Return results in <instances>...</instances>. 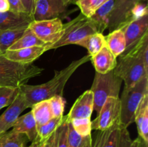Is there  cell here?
<instances>
[{
	"label": "cell",
	"mask_w": 148,
	"mask_h": 147,
	"mask_svg": "<svg viewBox=\"0 0 148 147\" xmlns=\"http://www.w3.org/2000/svg\"><path fill=\"white\" fill-rule=\"evenodd\" d=\"M78 46L85 48L88 50V54L91 56L96 54L106 45V36L103 33H96L90 35L77 43Z\"/></svg>",
	"instance_id": "obj_22"
},
{
	"label": "cell",
	"mask_w": 148,
	"mask_h": 147,
	"mask_svg": "<svg viewBox=\"0 0 148 147\" xmlns=\"http://www.w3.org/2000/svg\"><path fill=\"white\" fill-rule=\"evenodd\" d=\"M68 131H69V122L64 116L63 122L56 131L55 135V147H67Z\"/></svg>",
	"instance_id": "obj_32"
},
{
	"label": "cell",
	"mask_w": 148,
	"mask_h": 147,
	"mask_svg": "<svg viewBox=\"0 0 148 147\" xmlns=\"http://www.w3.org/2000/svg\"><path fill=\"white\" fill-rule=\"evenodd\" d=\"M12 131L23 134L27 140L33 141L38 135V126L31 111L17 118L12 126Z\"/></svg>",
	"instance_id": "obj_17"
},
{
	"label": "cell",
	"mask_w": 148,
	"mask_h": 147,
	"mask_svg": "<svg viewBox=\"0 0 148 147\" xmlns=\"http://www.w3.org/2000/svg\"><path fill=\"white\" fill-rule=\"evenodd\" d=\"M44 141L40 139L38 136L33 141H32L31 144L29 147H43V144Z\"/></svg>",
	"instance_id": "obj_39"
},
{
	"label": "cell",
	"mask_w": 148,
	"mask_h": 147,
	"mask_svg": "<svg viewBox=\"0 0 148 147\" xmlns=\"http://www.w3.org/2000/svg\"><path fill=\"white\" fill-rule=\"evenodd\" d=\"M43 71L33 63H19L0 55V86L20 88Z\"/></svg>",
	"instance_id": "obj_2"
},
{
	"label": "cell",
	"mask_w": 148,
	"mask_h": 147,
	"mask_svg": "<svg viewBox=\"0 0 148 147\" xmlns=\"http://www.w3.org/2000/svg\"><path fill=\"white\" fill-rule=\"evenodd\" d=\"M124 55H129L138 59L148 70V33L145 34L128 52L121 56Z\"/></svg>",
	"instance_id": "obj_25"
},
{
	"label": "cell",
	"mask_w": 148,
	"mask_h": 147,
	"mask_svg": "<svg viewBox=\"0 0 148 147\" xmlns=\"http://www.w3.org/2000/svg\"><path fill=\"white\" fill-rule=\"evenodd\" d=\"M93 93L90 89L87 90L79 97L72 105L69 114L66 116L67 121L70 122L74 119L90 118L93 111Z\"/></svg>",
	"instance_id": "obj_13"
},
{
	"label": "cell",
	"mask_w": 148,
	"mask_h": 147,
	"mask_svg": "<svg viewBox=\"0 0 148 147\" xmlns=\"http://www.w3.org/2000/svg\"><path fill=\"white\" fill-rule=\"evenodd\" d=\"M106 40L107 46L116 57L120 56L124 53L126 49V38L122 29L113 30L106 36Z\"/></svg>",
	"instance_id": "obj_21"
},
{
	"label": "cell",
	"mask_w": 148,
	"mask_h": 147,
	"mask_svg": "<svg viewBox=\"0 0 148 147\" xmlns=\"http://www.w3.org/2000/svg\"><path fill=\"white\" fill-rule=\"evenodd\" d=\"M148 95V76L143 78L130 87H124L120 100L119 125L127 128L134 122L137 108L145 95Z\"/></svg>",
	"instance_id": "obj_3"
},
{
	"label": "cell",
	"mask_w": 148,
	"mask_h": 147,
	"mask_svg": "<svg viewBox=\"0 0 148 147\" xmlns=\"http://www.w3.org/2000/svg\"><path fill=\"white\" fill-rule=\"evenodd\" d=\"M77 0H64V2L65 3V4H66V5H69V4H75V1H76Z\"/></svg>",
	"instance_id": "obj_41"
},
{
	"label": "cell",
	"mask_w": 148,
	"mask_h": 147,
	"mask_svg": "<svg viewBox=\"0 0 148 147\" xmlns=\"http://www.w3.org/2000/svg\"><path fill=\"white\" fill-rule=\"evenodd\" d=\"M75 4L79 7L81 14L90 18L103 4L102 0H77Z\"/></svg>",
	"instance_id": "obj_31"
},
{
	"label": "cell",
	"mask_w": 148,
	"mask_h": 147,
	"mask_svg": "<svg viewBox=\"0 0 148 147\" xmlns=\"http://www.w3.org/2000/svg\"><path fill=\"white\" fill-rule=\"evenodd\" d=\"M121 29L124 30L126 38V49L122 53L124 54L128 52L145 34L148 33V14L133 20Z\"/></svg>",
	"instance_id": "obj_12"
},
{
	"label": "cell",
	"mask_w": 148,
	"mask_h": 147,
	"mask_svg": "<svg viewBox=\"0 0 148 147\" xmlns=\"http://www.w3.org/2000/svg\"><path fill=\"white\" fill-rule=\"evenodd\" d=\"M23 147H25V146H23Z\"/></svg>",
	"instance_id": "obj_44"
},
{
	"label": "cell",
	"mask_w": 148,
	"mask_h": 147,
	"mask_svg": "<svg viewBox=\"0 0 148 147\" xmlns=\"http://www.w3.org/2000/svg\"><path fill=\"white\" fill-rule=\"evenodd\" d=\"M91 56L87 55L78 60L72 61L69 66L62 70L55 71L51 80L38 85H29L25 84L20 86V89L27 99L30 108L34 104L43 100H47L56 95L63 96V91L66 83L75 71L90 61Z\"/></svg>",
	"instance_id": "obj_1"
},
{
	"label": "cell",
	"mask_w": 148,
	"mask_h": 147,
	"mask_svg": "<svg viewBox=\"0 0 148 147\" xmlns=\"http://www.w3.org/2000/svg\"><path fill=\"white\" fill-rule=\"evenodd\" d=\"M147 0H114L110 14L108 29L110 33L123 27L132 21V12L137 4L147 2Z\"/></svg>",
	"instance_id": "obj_7"
},
{
	"label": "cell",
	"mask_w": 148,
	"mask_h": 147,
	"mask_svg": "<svg viewBox=\"0 0 148 147\" xmlns=\"http://www.w3.org/2000/svg\"><path fill=\"white\" fill-rule=\"evenodd\" d=\"M64 118V116L53 118L46 124L38 127V135L39 138L43 141H45L46 138H49L62 124Z\"/></svg>",
	"instance_id": "obj_29"
},
{
	"label": "cell",
	"mask_w": 148,
	"mask_h": 147,
	"mask_svg": "<svg viewBox=\"0 0 148 147\" xmlns=\"http://www.w3.org/2000/svg\"><path fill=\"white\" fill-rule=\"evenodd\" d=\"M33 21V17L27 13H16L10 10L0 12V32L10 29L27 27Z\"/></svg>",
	"instance_id": "obj_15"
},
{
	"label": "cell",
	"mask_w": 148,
	"mask_h": 147,
	"mask_svg": "<svg viewBox=\"0 0 148 147\" xmlns=\"http://www.w3.org/2000/svg\"><path fill=\"white\" fill-rule=\"evenodd\" d=\"M108 0H102V4H104L105 2H106V1H108Z\"/></svg>",
	"instance_id": "obj_43"
},
{
	"label": "cell",
	"mask_w": 148,
	"mask_h": 147,
	"mask_svg": "<svg viewBox=\"0 0 148 147\" xmlns=\"http://www.w3.org/2000/svg\"><path fill=\"white\" fill-rule=\"evenodd\" d=\"M10 10V5L7 0H0V12H5Z\"/></svg>",
	"instance_id": "obj_38"
},
{
	"label": "cell",
	"mask_w": 148,
	"mask_h": 147,
	"mask_svg": "<svg viewBox=\"0 0 148 147\" xmlns=\"http://www.w3.org/2000/svg\"><path fill=\"white\" fill-rule=\"evenodd\" d=\"M49 102L50 104L51 110L53 118L64 116L63 114L66 102H65V99H64L63 96L56 95V96L50 98L49 99Z\"/></svg>",
	"instance_id": "obj_34"
},
{
	"label": "cell",
	"mask_w": 148,
	"mask_h": 147,
	"mask_svg": "<svg viewBox=\"0 0 148 147\" xmlns=\"http://www.w3.org/2000/svg\"><path fill=\"white\" fill-rule=\"evenodd\" d=\"M120 100L119 97H110L106 100L98 113V117L91 121L92 130L103 131L119 122Z\"/></svg>",
	"instance_id": "obj_9"
},
{
	"label": "cell",
	"mask_w": 148,
	"mask_h": 147,
	"mask_svg": "<svg viewBox=\"0 0 148 147\" xmlns=\"http://www.w3.org/2000/svg\"><path fill=\"white\" fill-rule=\"evenodd\" d=\"M122 82V79L114 74V70L104 74L95 72L90 90L93 93V110L97 114L108 97H119Z\"/></svg>",
	"instance_id": "obj_5"
},
{
	"label": "cell",
	"mask_w": 148,
	"mask_h": 147,
	"mask_svg": "<svg viewBox=\"0 0 148 147\" xmlns=\"http://www.w3.org/2000/svg\"><path fill=\"white\" fill-rule=\"evenodd\" d=\"M28 27L40 40L48 44L47 46H51L62 37L64 24L60 18L40 21L33 20Z\"/></svg>",
	"instance_id": "obj_8"
},
{
	"label": "cell",
	"mask_w": 148,
	"mask_h": 147,
	"mask_svg": "<svg viewBox=\"0 0 148 147\" xmlns=\"http://www.w3.org/2000/svg\"><path fill=\"white\" fill-rule=\"evenodd\" d=\"M27 27L10 29L0 32V55H3L24 34Z\"/></svg>",
	"instance_id": "obj_24"
},
{
	"label": "cell",
	"mask_w": 148,
	"mask_h": 147,
	"mask_svg": "<svg viewBox=\"0 0 148 147\" xmlns=\"http://www.w3.org/2000/svg\"><path fill=\"white\" fill-rule=\"evenodd\" d=\"M47 46V45H46ZM33 46L17 50H7L3 56L9 60L23 64L33 63L34 61L38 59L46 51V46Z\"/></svg>",
	"instance_id": "obj_14"
},
{
	"label": "cell",
	"mask_w": 148,
	"mask_h": 147,
	"mask_svg": "<svg viewBox=\"0 0 148 147\" xmlns=\"http://www.w3.org/2000/svg\"><path fill=\"white\" fill-rule=\"evenodd\" d=\"M120 130L118 122L107 129L99 131L93 147H118Z\"/></svg>",
	"instance_id": "obj_20"
},
{
	"label": "cell",
	"mask_w": 148,
	"mask_h": 147,
	"mask_svg": "<svg viewBox=\"0 0 148 147\" xmlns=\"http://www.w3.org/2000/svg\"><path fill=\"white\" fill-rule=\"evenodd\" d=\"M139 137L148 145V95H145L137 108L134 115Z\"/></svg>",
	"instance_id": "obj_18"
},
{
	"label": "cell",
	"mask_w": 148,
	"mask_h": 147,
	"mask_svg": "<svg viewBox=\"0 0 148 147\" xmlns=\"http://www.w3.org/2000/svg\"><path fill=\"white\" fill-rule=\"evenodd\" d=\"M140 141H141V139H140V137L136 138L135 140L132 141V142L131 145H130V147H139V146H140Z\"/></svg>",
	"instance_id": "obj_40"
},
{
	"label": "cell",
	"mask_w": 148,
	"mask_h": 147,
	"mask_svg": "<svg viewBox=\"0 0 148 147\" xmlns=\"http://www.w3.org/2000/svg\"><path fill=\"white\" fill-rule=\"evenodd\" d=\"M30 108L38 127L44 125L53 118L49 99L34 104Z\"/></svg>",
	"instance_id": "obj_23"
},
{
	"label": "cell",
	"mask_w": 148,
	"mask_h": 147,
	"mask_svg": "<svg viewBox=\"0 0 148 147\" xmlns=\"http://www.w3.org/2000/svg\"><path fill=\"white\" fill-rule=\"evenodd\" d=\"M96 33V28L90 19L80 13L70 22L64 24L62 37L56 43L51 46H46V51L67 45H77L87 36Z\"/></svg>",
	"instance_id": "obj_4"
},
{
	"label": "cell",
	"mask_w": 148,
	"mask_h": 147,
	"mask_svg": "<svg viewBox=\"0 0 148 147\" xmlns=\"http://www.w3.org/2000/svg\"><path fill=\"white\" fill-rule=\"evenodd\" d=\"M46 45L48 44L40 40L35 35V33L27 27L21 37L17 42H15L8 50H17V49L33 47V46H43Z\"/></svg>",
	"instance_id": "obj_26"
},
{
	"label": "cell",
	"mask_w": 148,
	"mask_h": 147,
	"mask_svg": "<svg viewBox=\"0 0 148 147\" xmlns=\"http://www.w3.org/2000/svg\"><path fill=\"white\" fill-rule=\"evenodd\" d=\"M67 5L63 0H36L33 20H51L59 18L66 11Z\"/></svg>",
	"instance_id": "obj_11"
},
{
	"label": "cell",
	"mask_w": 148,
	"mask_h": 147,
	"mask_svg": "<svg viewBox=\"0 0 148 147\" xmlns=\"http://www.w3.org/2000/svg\"><path fill=\"white\" fill-rule=\"evenodd\" d=\"M67 147H92L91 135L81 136L74 130L72 124L69 122Z\"/></svg>",
	"instance_id": "obj_28"
},
{
	"label": "cell",
	"mask_w": 148,
	"mask_h": 147,
	"mask_svg": "<svg viewBox=\"0 0 148 147\" xmlns=\"http://www.w3.org/2000/svg\"><path fill=\"white\" fill-rule=\"evenodd\" d=\"M114 0H108L100 6L90 17L96 28L97 33H103L108 29L110 14L114 6Z\"/></svg>",
	"instance_id": "obj_19"
},
{
	"label": "cell",
	"mask_w": 148,
	"mask_h": 147,
	"mask_svg": "<svg viewBox=\"0 0 148 147\" xmlns=\"http://www.w3.org/2000/svg\"><path fill=\"white\" fill-rule=\"evenodd\" d=\"M63 1H64V0H63Z\"/></svg>",
	"instance_id": "obj_45"
},
{
	"label": "cell",
	"mask_w": 148,
	"mask_h": 147,
	"mask_svg": "<svg viewBox=\"0 0 148 147\" xmlns=\"http://www.w3.org/2000/svg\"><path fill=\"white\" fill-rule=\"evenodd\" d=\"M114 72L124 81V87H130L143 78L148 76V70L143 62L129 55L119 56V60L117 61Z\"/></svg>",
	"instance_id": "obj_6"
},
{
	"label": "cell",
	"mask_w": 148,
	"mask_h": 147,
	"mask_svg": "<svg viewBox=\"0 0 148 147\" xmlns=\"http://www.w3.org/2000/svg\"><path fill=\"white\" fill-rule=\"evenodd\" d=\"M90 61L95 69V72L106 74L114 70L117 64L116 57L106 46L94 56H91Z\"/></svg>",
	"instance_id": "obj_16"
},
{
	"label": "cell",
	"mask_w": 148,
	"mask_h": 147,
	"mask_svg": "<svg viewBox=\"0 0 148 147\" xmlns=\"http://www.w3.org/2000/svg\"><path fill=\"white\" fill-rule=\"evenodd\" d=\"M36 0H21L23 3L24 8L27 14L33 17V14L34 13L35 5H36Z\"/></svg>",
	"instance_id": "obj_36"
},
{
	"label": "cell",
	"mask_w": 148,
	"mask_h": 147,
	"mask_svg": "<svg viewBox=\"0 0 148 147\" xmlns=\"http://www.w3.org/2000/svg\"><path fill=\"white\" fill-rule=\"evenodd\" d=\"M55 135H56V131L45 140L43 147H55Z\"/></svg>",
	"instance_id": "obj_37"
},
{
	"label": "cell",
	"mask_w": 148,
	"mask_h": 147,
	"mask_svg": "<svg viewBox=\"0 0 148 147\" xmlns=\"http://www.w3.org/2000/svg\"><path fill=\"white\" fill-rule=\"evenodd\" d=\"M7 1L10 5V11L16 13H26L21 0H7Z\"/></svg>",
	"instance_id": "obj_35"
},
{
	"label": "cell",
	"mask_w": 148,
	"mask_h": 147,
	"mask_svg": "<svg viewBox=\"0 0 148 147\" xmlns=\"http://www.w3.org/2000/svg\"><path fill=\"white\" fill-rule=\"evenodd\" d=\"M140 139H141V138H140ZM139 147H147V146L146 145V144H145V143L143 142V141L141 140V141H140V146H139Z\"/></svg>",
	"instance_id": "obj_42"
},
{
	"label": "cell",
	"mask_w": 148,
	"mask_h": 147,
	"mask_svg": "<svg viewBox=\"0 0 148 147\" xmlns=\"http://www.w3.org/2000/svg\"><path fill=\"white\" fill-rule=\"evenodd\" d=\"M27 137L14 131H7L0 135V147H23L25 146Z\"/></svg>",
	"instance_id": "obj_27"
},
{
	"label": "cell",
	"mask_w": 148,
	"mask_h": 147,
	"mask_svg": "<svg viewBox=\"0 0 148 147\" xmlns=\"http://www.w3.org/2000/svg\"><path fill=\"white\" fill-rule=\"evenodd\" d=\"M29 108H30V105L20 89V92L15 99L0 115V135L7 132L10 128H12L20 114Z\"/></svg>",
	"instance_id": "obj_10"
},
{
	"label": "cell",
	"mask_w": 148,
	"mask_h": 147,
	"mask_svg": "<svg viewBox=\"0 0 148 147\" xmlns=\"http://www.w3.org/2000/svg\"><path fill=\"white\" fill-rule=\"evenodd\" d=\"M69 122V121H68ZM74 130L81 136H87L91 135L92 122L90 118H79L70 121Z\"/></svg>",
	"instance_id": "obj_33"
},
{
	"label": "cell",
	"mask_w": 148,
	"mask_h": 147,
	"mask_svg": "<svg viewBox=\"0 0 148 147\" xmlns=\"http://www.w3.org/2000/svg\"><path fill=\"white\" fill-rule=\"evenodd\" d=\"M20 92V88L0 86V110L8 107L15 99Z\"/></svg>",
	"instance_id": "obj_30"
}]
</instances>
